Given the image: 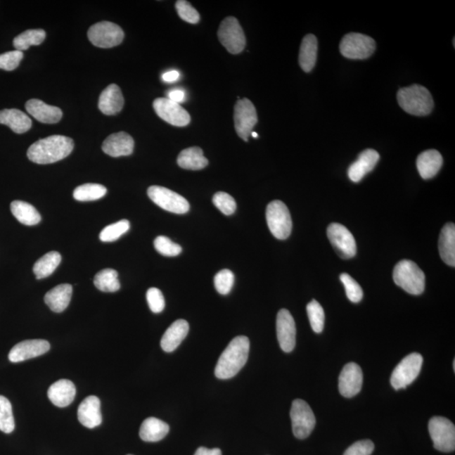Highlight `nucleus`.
I'll return each mask as SVG.
<instances>
[{
    "mask_svg": "<svg viewBox=\"0 0 455 455\" xmlns=\"http://www.w3.org/2000/svg\"><path fill=\"white\" fill-rule=\"evenodd\" d=\"M73 139L62 135H53L38 140L30 146L27 156L30 160L39 165L58 162L69 156L73 151Z\"/></svg>",
    "mask_w": 455,
    "mask_h": 455,
    "instance_id": "nucleus-1",
    "label": "nucleus"
},
{
    "mask_svg": "<svg viewBox=\"0 0 455 455\" xmlns=\"http://www.w3.org/2000/svg\"><path fill=\"white\" fill-rule=\"evenodd\" d=\"M250 341L245 335L233 338L220 355L215 368V376L221 380L235 377L248 360Z\"/></svg>",
    "mask_w": 455,
    "mask_h": 455,
    "instance_id": "nucleus-2",
    "label": "nucleus"
},
{
    "mask_svg": "<svg viewBox=\"0 0 455 455\" xmlns=\"http://www.w3.org/2000/svg\"><path fill=\"white\" fill-rule=\"evenodd\" d=\"M397 101L406 113L418 117L430 114L435 106L430 92L420 84L401 89L397 93Z\"/></svg>",
    "mask_w": 455,
    "mask_h": 455,
    "instance_id": "nucleus-3",
    "label": "nucleus"
},
{
    "mask_svg": "<svg viewBox=\"0 0 455 455\" xmlns=\"http://www.w3.org/2000/svg\"><path fill=\"white\" fill-rule=\"evenodd\" d=\"M393 279L397 286L412 295H422L425 289V274L414 262L402 260L395 265Z\"/></svg>",
    "mask_w": 455,
    "mask_h": 455,
    "instance_id": "nucleus-4",
    "label": "nucleus"
},
{
    "mask_svg": "<svg viewBox=\"0 0 455 455\" xmlns=\"http://www.w3.org/2000/svg\"><path fill=\"white\" fill-rule=\"evenodd\" d=\"M267 222L270 231L278 240H286L292 232V219L288 208L282 201L275 200L269 204L266 211Z\"/></svg>",
    "mask_w": 455,
    "mask_h": 455,
    "instance_id": "nucleus-5",
    "label": "nucleus"
},
{
    "mask_svg": "<svg viewBox=\"0 0 455 455\" xmlns=\"http://www.w3.org/2000/svg\"><path fill=\"white\" fill-rule=\"evenodd\" d=\"M423 363V356L414 352L402 360L391 374L390 383L395 390L406 389L419 376Z\"/></svg>",
    "mask_w": 455,
    "mask_h": 455,
    "instance_id": "nucleus-6",
    "label": "nucleus"
},
{
    "mask_svg": "<svg viewBox=\"0 0 455 455\" xmlns=\"http://www.w3.org/2000/svg\"><path fill=\"white\" fill-rule=\"evenodd\" d=\"M290 418L293 435L297 439L305 440L312 435L316 420L309 404L303 399H297L293 402Z\"/></svg>",
    "mask_w": 455,
    "mask_h": 455,
    "instance_id": "nucleus-7",
    "label": "nucleus"
},
{
    "mask_svg": "<svg viewBox=\"0 0 455 455\" xmlns=\"http://www.w3.org/2000/svg\"><path fill=\"white\" fill-rule=\"evenodd\" d=\"M429 433L433 446L441 452H453L455 449V427L443 416H435L429 421Z\"/></svg>",
    "mask_w": 455,
    "mask_h": 455,
    "instance_id": "nucleus-8",
    "label": "nucleus"
},
{
    "mask_svg": "<svg viewBox=\"0 0 455 455\" xmlns=\"http://www.w3.org/2000/svg\"><path fill=\"white\" fill-rule=\"evenodd\" d=\"M376 49V41L364 34L352 32L344 36L340 44V52L350 59H366Z\"/></svg>",
    "mask_w": 455,
    "mask_h": 455,
    "instance_id": "nucleus-9",
    "label": "nucleus"
},
{
    "mask_svg": "<svg viewBox=\"0 0 455 455\" xmlns=\"http://www.w3.org/2000/svg\"><path fill=\"white\" fill-rule=\"evenodd\" d=\"M88 37L94 46L101 49H110L122 44L124 32L117 24L102 21L89 29Z\"/></svg>",
    "mask_w": 455,
    "mask_h": 455,
    "instance_id": "nucleus-10",
    "label": "nucleus"
},
{
    "mask_svg": "<svg viewBox=\"0 0 455 455\" xmlns=\"http://www.w3.org/2000/svg\"><path fill=\"white\" fill-rule=\"evenodd\" d=\"M219 40L229 53L238 54L244 50L246 39L243 29L235 17H227L220 24Z\"/></svg>",
    "mask_w": 455,
    "mask_h": 455,
    "instance_id": "nucleus-11",
    "label": "nucleus"
},
{
    "mask_svg": "<svg viewBox=\"0 0 455 455\" xmlns=\"http://www.w3.org/2000/svg\"><path fill=\"white\" fill-rule=\"evenodd\" d=\"M148 196L156 205L173 214H184L190 210L185 198L165 187L152 186L148 189Z\"/></svg>",
    "mask_w": 455,
    "mask_h": 455,
    "instance_id": "nucleus-12",
    "label": "nucleus"
},
{
    "mask_svg": "<svg viewBox=\"0 0 455 455\" xmlns=\"http://www.w3.org/2000/svg\"><path fill=\"white\" fill-rule=\"evenodd\" d=\"M233 121L239 137L248 142L250 135L257 123V110L252 101L246 98L238 100L235 105Z\"/></svg>",
    "mask_w": 455,
    "mask_h": 455,
    "instance_id": "nucleus-13",
    "label": "nucleus"
},
{
    "mask_svg": "<svg viewBox=\"0 0 455 455\" xmlns=\"http://www.w3.org/2000/svg\"><path fill=\"white\" fill-rule=\"evenodd\" d=\"M327 236L335 252L342 259H350L355 256L356 241L352 233L345 226L337 223L330 224L327 229Z\"/></svg>",
    "mask_w": 455,
    "mask_h": 455,
    "instance_id": "nucleus-14",
    "label": "nucleus"
},
{
    "mask_svg": "<svg viewBox=\"0 0 455 455\" xmlns=\"http://www.w3.org/2000/svg\"><path fill=\"white\" fill-rule=\"evenodd\" d=\"M155 113L162 120L176 127H185L189 124L191 117L180 104L176 103L168 98H157L153 103Z\"/></svg>",
    "mask_w": 455,
    "mask_h": 455,
    "instance_id": "nucleus-15",
    "label": "nucleus"
},
{
    "mask_svg": "<svg viewBox=\"0 0 455 455\" xmlns=\"http://www.w3.org/2000/svg\"><path fill=\"white\" fill-rule=\"evenodd\" d=\"M276 335L281 350L290 352L296 344V326L292 314L288 309L279 310L276 316Z\"/></svg>",
    "mask_w": 455,
    "mask_h": 455,
    "instance_id": "nucleus-16",
    "label": "nucleus"
},
{
    "mask_svg": "<svg viewBox=\"0 0 455 455\" xmlns=\"http://www.w3.org/2000/svg\"><path fill=\"white\" fill-rule=\"evenodd\" d=\"M364 381L363 371L360 366L350 363L344 366L339 377V391L344 397H355L362 389Z\"/></svg>",
    "mask_w": 455,
    "mask_h": 455,
    "instance_id": "nucleus-17",
    "label": "nucleus"
},
{
    "mask_svg": "<svg viewBox=\"0 0 455 455\" xmlns=\"http://www.w3.org/2000/svg\"><path fill=\"white\" fill-rule=\"evenodd\" d=\"M50 350V343L46 340H27L20 342L12 348L8 354L11 363H20L23 361L37 358L44 355Z\"/></svg>",
    "mask_w": 455,
    "mask_h": 455,
    "instance_id": "nucleus-18",
    "label": "nucleus"
},
{
    "mask_svg": "<svg viewBox=\"0 0 455 455\" xmlns=\"http://www.w3.org/2000/svg\"><path fill=\"white\" fill-rule=\"evenodd\" d=\"M134 148V140L125 132L110 135L102 143V150L105 154L114 158L130 155L133 154Z\"/></svg>",
    "mask_w": 455,
    "mask_h": 455,
    "instance_id": "nucleus-19",
    "label": "nucleus"
},
{
    "mask_svg": "<svg viewBox=\"0 0 455 455\" xmlns=\"http://www.w3.org/2000/svg\"><path fill=\"white\" fill-rule=\"evenodd\" d=\"M78 419L87 428L100 426L102 423L100 399L95 395L84 399L78 408Z\"/></svg>",
    "mask_w": 455,
    "mask_h": 455,
    "instance_id": "nucleus-20",
    "label": "nucleus"
},
{
    "mask_svg": "<svg viewBox=\"0 0 455 455\" xmlns=\"http://www.w3.org/2000/svg\"><path fill=\"white\" fill-rule=\"evenodd\" d=\"M25 109L37 121L46 123V124H54V123L60 121L63 117V112L60 108L46 104L45 102L41 100L32 99L28 101L25 104Z\"/></svg>",
    "mask_w": 455,
    "mask_h": 455,
    "instance_id": "nucleus-21",
    "label": "nucleus"
},
{
    "mask_svg": "<svg viewBox=\"0 0 455 455\" xmlns=\"http://www.w3.org/2000/svg\"><path fill=\"white\" fill-rule=\"evenodd\" d=\"M380 160V155L373 150H366L361 153L358 160L348 169V177L354 182H359L368 173L372 172Z\"/></svg>",
    "mask_w": 455,
    "mask_h": 455,
    "instance_id": "nucleus-22",
    "label": "nucleus"
},
{
    "mask_svg": "<svg viewBox=\"0 0 455 455\" xmlns=\"http://www.w3.org/2000/svg\"><path fill=\"white\" fill-rule=\"evenodd\" d=\"M124 105L121 89L117 84H112L101 92L99 99V109L102 113L112 116L121 112Z\"/></svg>",
    "mask_w": 455,
    "mask_h": 455,
    "instance_id": "nucleus-23",
    "label": "nucleus"
},
{
    "mask_svg": "<svg viewBox=\"0 0 455 455\" xmlns=\"http://www.w3.org/2000/svg\"><path fill=\"white\" fill-rule=\"evenodd\" d=\"M48 395L53 405L66 407L74 402L76 395L75 385L70 380H58L49 387Z\"/></svg>",
    "mask_w": 455,
    "mask_h": 455,
    "instance_id": "nucleus-24",
    "label": "nucleus"
},
{
    "mask_svg": "<svg viewBox=\"0 0 455 455\" xmlns=\"http://www.w3.org/2000/svg\"><path fill=\"white\" fill-rule=\"evenodd\" d=\"M442 165H443V157L435 150L423 152L416 160V167L421 177L424 180L435 177L440 171Z\"/></svg>",
    "mask_w": 455,
    "mask_h": 455,
    "instance_id": "nucleus-25",
    "label": "nucleus"
},
{
    "mask_svg": "<svg viewBox=\"0 0 455 455\" xmlns=\"http://www.w3.org/2000/svg\"><path fill=\"white\" fill-rule=\"evenodd\" d=\"M189 324L185 320H177L165 331L160 346L167 352L175 351L188 334Z\"/></svg>",
    "mask_w": 455,
    "mask_h": 455,
    "instance_id": "nucleus-26",
    "label": "nucleus"
},
{
    "mask_svg": "<svg viewBox=\"0 0 455 455\" xmlns=\"http://www.w3.org/2000/svg\"><path fill=\"white\" fill-rule=\"evenodd\" d=\"M72 293H73V287L70 284L58 285L46 293L45 303L53 312L61 313L69 306Z\"/></svg>",
    "mask_w": 455,
    "mask_h": 455,
    "instance_id": "nucleus-27",
    "label": "nucleus"
},
{
    "mask_svg": "<svg viewBox=\"0 0 455 455\" xmlns=\"http://www.w3.org/2000/svg\"><path fill=\"white\" fill-rule=\"evenodd\" d=\"M0 124L6 125L14 133L21 134L31 129L32 122L18 109H4L0 110Z\"/></svg>",
    "mask_w": 455,
    "mask_h": 455,
    "instance_id": "nucleus-28",
    "label": "nucleus"
},
{
    "mask_svg": "<svg viewBox=\"0 0 455 455\" xmlns=\"http://www.w3.org/2000/svg\"><path fill=\"white\" fill-rule=\"evenodd\" d=\"M440 252L442 260L450 267L455 266V225L449 223L442 229L440 237Z\"/></svg>",
    "mask_w": 455,
    "mask_h": 455,
    "instance_id": "nucleus-29",
    "label": "nucleus"
},
{
    "mask_svg": "<svg viewBox=\"0 0 455 455\" xmlns=\"http://www.w3.org/2000/svg\"><path fill=\"white\" fill-rule=\"evenodd\" d=\"M318 41L312 34L304 37L300 50V65L306 73H309L316 65L317 59Z\"/></svg>",
    "mask_w": 455,
    "mask_h": 455,
    "instance_id": "nucleus-30",
    "label": "nucleus"
},
{
    "mask_svg": "<svg viewBox=\"0 0 455 455\" xmlns=\"http://www.w3.org/2000/svg\"><path fill=\"white\" fill-rule=\"evenodd\" d=\"M169 425L158 418H148L140 427L139 436L146 442H159L168 435Z\"/></svg>",
    "mask_w": 455,
    "mask_h": 455,
    "instance_id": "nucleus-31",
    "label": "nucleus"
},
{
    "mask_svg": "<svg viewBox=\"0 0 455 455\" xmlns=\"http://www.w3.org/2000/svg\"><path fill=\"white\" fill-rule=\"evenodd\" d=\"M177 164L182 169L199 171L207 167L208 160L203 155L202 148L191 147L180 153L177 158Z\"/></svg>",
    "mask_w": 455,
    "mask_h": 455,
    "instance_id": "nucleus-32",
    "label": "nucleus"
},
{
    "mask_svg": "<svg viewBox=\"0 0 455 455\" xmlns=\"http://www.w3.org/2000/svg\"><path fill=\"white\" fill-rule=\"evenodd\" d=\"M11 210L20 223L27 226H33L41 222V217L39 212L28 203L16 200L11 203Z\"/></svg>",
    "mask_w": 455,
    "mask_h": 455,
    "instance_id": "nucleus-33",
    "label": "nucleus"
},
{
    "mask_svg": "<svg viewBox=\"0 0 455 455\" xmlns=\"http://www.w3.org/2000/svg\"><path fill=\"white\" fill-rule=\"evenodd\" d=\"M62 261L61 255L57 252H51L44 255L33 267L34 274L38 280L48 278L54 273Z\"/></svg>",
    "mask_w": 455,
    "mask_h": 455,
    "instance_id": "nucleus-34",
    "label": "nucleus"
},
{
    "mask_svg": "<svg viewBox=\"0 0 455 455\" xmlns=\"http://www.w3.org/2000/svg\"><path fill=\"white\" fill-rule=\"evenodd\" d=\"M94 284L100 291L105 293L117 292L121 287L117 271L110 269L99 271L94 278Z\"/></svg>",
    "mask_w": 455,
    "mask_h": 455,
    "instance_id": "nucleus-35",
    "label": "nucleus"
},
{
    "mask_svg": "<svg viewBox=\"0 0 455 455\" xmlns=\"http://www.w3.org/2000/svg\"><path fill=\"white\" fill-rule=\"evenodd\" d=\"M45 38L46 32L44 30H27L15 38L13 45L17 51L23 52V51L27 50L30 46L41 44Z\"/></svg>",
    "mask_w": 455,
    "mask_h": 455,
    "instance_id": "nucleus-36",
    "label": "nucleus"
},
{
    "mask_svg": "<svg viewBox=\"0 0 455 455\" xmlns=\"http://www.w3.org/2000/svg\"><path fill=\"white\" fill-rule=\"evenodd\" d=\"M105 187L100 184L88 183L76 187L74 191V198L79 202L96 201L104 197L106 194Z\"/></svg>",
    "mask_w": 455,
    "mask_h": 455,
    "instance_id": "nucleus-37",
    "label": "nucleus"
},
{
    "mask_svg": "<svg viewBox=\"0 0 455 455\" xmlns=\"http://www.w3.org/2000/svg\"><path fill=\"white\" fill-rule=\"evenodd\" d=\"M15 427L12 406L6 397L0 395V431L11 433Z\"/></svg>",
    "mask_w": 455,
    "mask_h": 455,
    "instance_id": "nucleus-38",
    "label": "nucleus"
},
{
    "mask_svg": "<svg viewBox=\"0 0 455 455\" xmlns=\"http://www.w3.org/2000/svg\"><path fill=\"white\" fill-rule=\"evenodd\" d=\"M307 314L314 333H321L325 326V312L316 300H312L307 305Z\"/></svg>",
    "mask_w": 455,
    "mask_h": 455,
    "instance_id": "nucleus-39",
    "label": "nucleus"
},
{
    "mask_svg": "<svg viewBox=\"0 0 455 455\" xmlns=\"http://www.w3.org/2000/svg\"><path fill=\"white\" fill-rule=\"evenodd\" d=\"M130 223L129 220L122 219L118 222L110 224L103 229L100 233V240L103 242H113L117 241L122 236L129 231Z\"/></svg>",
    "mask_w": 455,
    "mask_h": 455,
    "instance_id": "nucleus-40",
    "label": "nucleus"
},
{
    "mask_svg": "<svg viewBox=\"0 0 455 455\" xmlns=\"http://www.w3.org/2000/svg\"><path fill=\"white\" fill-rule=\"evenodd\" d=\"M340 280L345 287L347 296L352 303H359L362 300L364 292L360 285L350 274H342L340 276Z\"/></svg>",
    "mask_w": 455,
    "mask_h": 455,
    "instance_id": "nucleus-41",
    "label": "nucleus"
},
{
    "mask_svg": "<svg viewBox=\"0 0 455 455\" xmlns=\"http://www.w3.org/2000/svg\"><path fill=\"white\" fill-rule=\"evenodd\" d=\"M155 248L160 254L165 257H177L182 252L180 245L174 243L167 236H158L154 241Z\"/></svg>",
    "mask_w": 455,
    "mask_h": 455,
    "instance_id": "nucleus-42",
    "label": "nucleus"
},
{
    "mask_svg": "<svg viewBox=\"0 0 455 455\" xmlns=\"http://www.w3.org/2000/svg\"><path fill=\"white\" fill-rule=\"evenodd\" d=\"M233 283H235V276L231 270L220 271L214 278V286L220 295H228L231 291Z\"/></svg>",
    "mask_w": 455,
    "mask_h": 455,
    "instance_id": "nucleus-43",
    "label": "nucleus"
},
{
    "mask_svg": "<svg viewBox=\"0 0 455 455\" xmlns=\"http://www.w3.org/2000/svg\"><path fill=\"white\" fill-rule=\"evenodd\" d=\"M214 205L225 215H231L236 210V200L231 195L219 191L212 198Z\"/></svg>",
    "mask_w": 455,
    "mask_h": 455,
    "instance_id": "nucleus-44",
    "label": "nucleus"
},
{
    "mask_svg": "<svg viewBox=\"0 0 455 455\" xmlns=\"http://www.w3.org/2000/svg\"><path fill=\"white\" fill-rule=\"evenodd\" d=\"M23 57V53L17 50L0 54V69L6 71L15 70L20 65Z\"/></svg>",
    "mask_w": 455,
    "mask_h": 455,
    "instance_id": "nucleus-45",
    "label": "nucleus"
},
{
    "mask_svg": "<svg viewBox=\"0 0 455 455\" xmlns=\"http://www.w3.org/2000/svg\"><path fill=\"white\" fill-rule=\"evenodd\" d=\"M176 8L178 15L183 20L191 24H197L200 20V15L198 12L191 6L188 1L185 0H179L176 4Z\"/></svg>",
    "mask_w": 455,
    "mask_h": 455,
    "instance_id": "nucleus-46",
    "label": "nucleus"
},
{
    "mask_svg": "<svg viewBox=\"0 0 455 455\" xmlns=\"http://www.w3.org/2000/svg\"><path fill=\"white\" fill-rule=\"evenodd\" d=\"M148 305L152 312L158 314L162 312L165 306V297L162 292L156 288H150L146 293Z\"/></svg>",
    "mask_w": 455,
    "mask_h": 455,
    "instance_id": "nucleus-47",
    "label": "nucleus"
},
{
    "mask_svg": "<svg viewBox=\"0 0 455 455\" xmlns=\"http://www.w3.org/2000/svg\"><path fill=\"white\" fill-rule=\"evenodd\" d=\"M373 449L374 444L371 440H361L351 445L344 455H371Z\"/></svg>",
    "mask_w": 455,
    "mask_h": 455,
    "instance_id": "nucleus-48",
    "label": "nucleus"
},
{
    "mask_svg": "<svg viewBox=\"0 0 455 455\" xmlns=\"http://www.w3.org/2000/svg\"><path fill=\"white\" fill-rule=\"evenodd\" d=\"M167 95L169 100L180 105L186 100V93L181 89H174V90L169 91Z\"/></svg>",
    "mask_w": 455,
    "mask_h": 455,
    "instance_id": "nucleus-49",
    "label": "nucleus"
},
{
    "mask_svg": "<svg viewBox=\"0 0 455 455\" xmlns=\"http://www.w3.org/2000/svg\"><path fill=\"white\" fill-rule=\"evenodd\" d=\"M163 82L167 83H174L180 78V73L177 70H169L162 75Z\"/></svg>",
    "mask_w": 455,
    "mask_h": 455,
    "instance_id": "nucleus-50",
    "label": "nucleus"
},
{
    "mask_svg": "<svg viewBox=\"0 0 455 455\" xmlns=\"http://www.w3.org/2000/svg\"><path fill=\"white\" fill-rule=\"evenodd\" d=\"M194 455H222V452H221L219 449H210L205 447H200Z\"/></svg>",
    "mask_w": 455,
    "mask_h": 455,
    "instance_id": "nucleus-51",
    "label": "nucleus"
},
{
    "mask_svg": "<svg viewBox=\"0 0 455 455\" xmlns=\"http://www.w3.org/2000/svg\"><path fill=\"white\" fill-rule=\"evenodd\" d=\"M250 135H252V137H254V138H257L258 137V134L257 133H255V132H252V134H250Z\"/></svg>",
    "mask_w": 455,
    "mask_h": 455,
    "instance_id": "nucleus-52",
    "label": "nucleus"
},
{
    "mask_svg": "<svg viewBox=\"0 0 455 455\" xmlns=\"http://www.w3.org/2000/svg\"><path fill=\"white\" fill-rule=\"evenodd\" d=\"M453 367H454V370L455 369V361L454 360Z\"/></svg>",
    "mask_w": 455,
    "mask_h": 455,
    "instance_id": "nucleus-53",
    "label": "nucleus"
},
{
    "mask_svg": "<svg viewBox=\"0 0 455 455\" xmlns=\"http://www.w3.org/2000/svg\"><path fill=\"white\" fill-rule=\"evenodd\" d=\"M129 455H132V454H129Z\"/></svg>",
    "mask_w": 455,
    "mask_h": 455,
    "instance_id": "nucleus-54",
    "label": "nucleus"
}]
</instances>
